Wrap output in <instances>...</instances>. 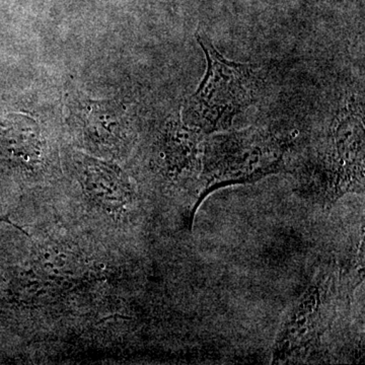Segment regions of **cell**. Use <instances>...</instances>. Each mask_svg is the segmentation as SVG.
Instances as JSON below:
<instances>
[{"label":"cell","instance_id":"obj_2","mask_svg":"<svg viewBox=\"0 0 365 365\" xmlns=\"http://www.w3.org/2000/svg\"><path fill=\"white\" fill-rule=\"evenodd\" d=\"M283 148L276 139L259 130L232 132L210 137L203 157L202 195L220 187L257 181L279 172ZM196 207V208H197Z\"/></svg>","mask_w":365,"mask_h":365},{"label":"cell","instance_id":"obj_1","mask_svg":"<svg viewBox=\"0 0 365 365\" xmlns=\"http://www.w3.org/2000/svg\"><path fill=\"white\" fill-rule=\"evenodd\" d=\"M207 60L205 76L185 108V120L205 133L227 130L256 101L259 79L248 64L225 59L210 41L197 35Z\"/></svg>","mask_w":365,"mask_h":365},{"label":"cell","instance_id":"obj_3","mask_svg":"<svg viewBox=\"0 0 365 365\" xmlns=\"http://www.w3.org/2000/svg\"><path fill=\"white\" fill-rule=\"evenodd\" d=\"M324 292L312 287L288 314L276 343V355L284 357L313 343L322 322Z\"/></svg>","mask_w":365,"mask_h":365}]
</instances>
